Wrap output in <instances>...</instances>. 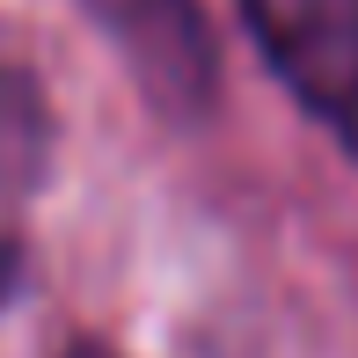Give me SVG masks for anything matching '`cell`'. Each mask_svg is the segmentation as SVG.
Here are the masks:
<instances>
[{"instance_id": "5", "label": "cell", "mask_w": 358, "mask_h": 358, "mask_svg": "<svg viewBox=\"0 0 358 358\" xmlns=\"http://www.w3.org/2000/svg\"><path fill=\"white\" fill-rule=\"evenodd\" d=\"M59 358H117V351H110V344H95V336H80V344H66Z\"/></svg>"}, {"instance_id": "3", "label": "cell", "mask_w": 358, "mask_h": 358, "mask_svg": "<svg viewBox=\"0 0 358 358\" xmlns=\"http://www.w3.org/2000/svg\"><path fill=\"white\" fill-rule=\"evenodd\" d=\"M52 176V103L22 66H0V198H29Z\"/></svg>"}, {"instance_id": "1", "label": "cell", "mask_w": 358, "mask_h": 358, "mask_svg": "<svg viewBox=\"0 0 358 358\" xmlns=\"http://www.w3.org/2000/svg\"><path fill=\"white\" fill-rule=\"evenodd\" d=\"M103 44L169 124H205L220 103V37L205 0H80Z\"/></svg>"}, {"instance_id": "4", "label": "cell", "mask_w": 358, "mask_h": 358, "mask_svg": "<svg viewBox=\"0 0 358 358\" xmlns=\"http://www.w3.org/2000/svg\"><path fill=\"white\" fill-rule=\"evenodd\" d=\"M22 241H15V234H0V307H8L15 300V292H22Z\"/></svg>"}, {"instance_id": "2", "label": "cell", "mask_w": 358, "mask_h": 358, "mask_svg": "<svg viewBox=\"0 0 358 358\" xmlns=\"http://www.w3.org/2000/svg\"><path fill=\"white\" fill-rule=\"evenodd\" d=\"M256 52L358 154V0H241Z\"/></svg>"}]
</instances>
